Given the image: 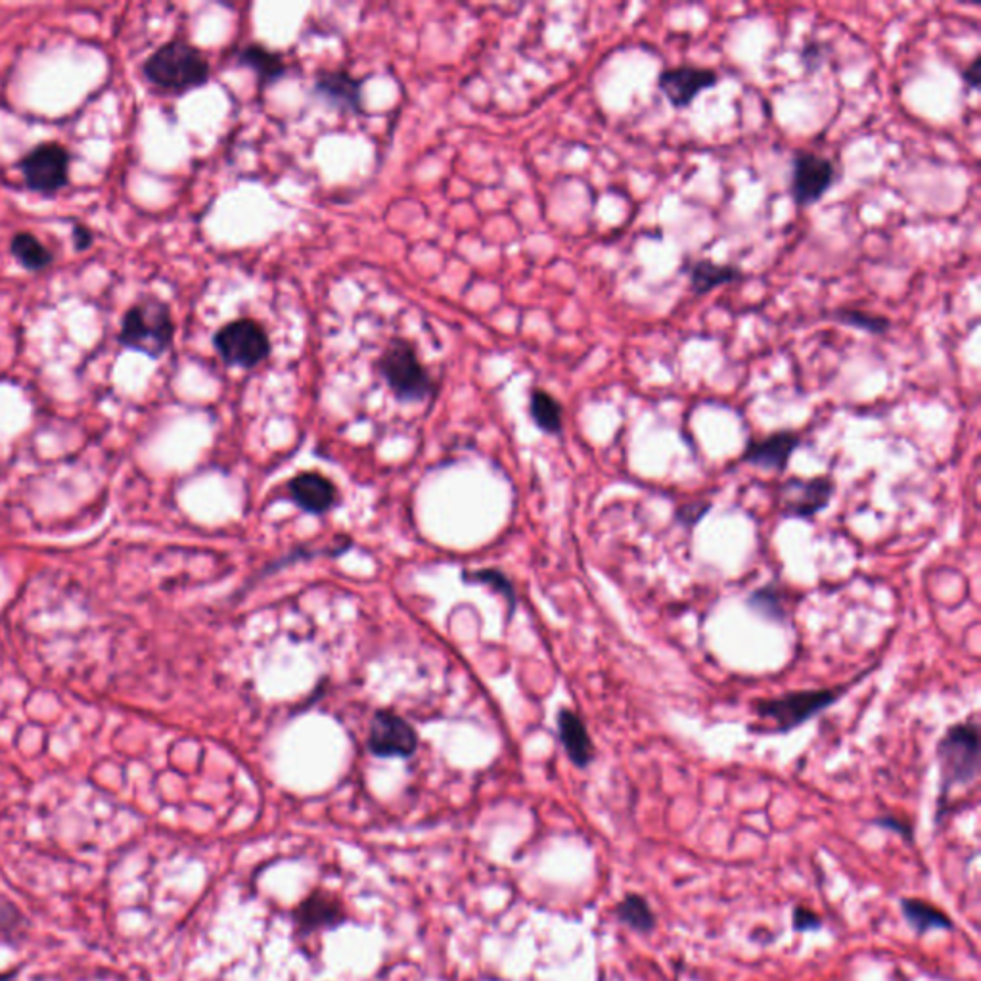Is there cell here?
<instances>
[{"instance_id": "obj_6", "label": "cell", "mask_w": 981, "mask_h": 981, "mask_svg": "<svg viewBox=\"0 0 981 981\" xmlns=\"http://www.w3.org/2000/svg\"><path fill=\"white\" fill-rule=\"evenodd\" d=\"M213 347L230 366L255 368L271 355L267 330L253 319H237L217 330Z\"/></svg>"}, {"instance_id": "obj_13", "label": "cell", "mask_w": 981, "mask_h": 981, "mask_svg": "<svg viewBox=\"0 0 981 981\" xmlns=\"http://www.w3.org/2000/svg\"><path fill=\"white\" fill-rule=\"evenodd\" d=\"M294 920L301 933L334 930L345 922L344 905L336 896L319 889L300 902V907L295 909Z\"/></svg>"}, {"instance_id": "obj_2", "label": "cell", "mask_w": 981, "mask_h": 981, "mask_svg": "<svg viewBox=\"0 0 981 981\" xmlns=\"http://www.w3.org/2000/svg\"><path fill=\"white\" fill-rule=\"evenodd\" d=\"M175 332L177 326L169 303L158 295H143L125 311L117 342L131 352L161 358L171 349Z\"/></svg>"}, {"instance_id": "obj_15", "label": "cell", "mask_w": 981, "mask_h": 981, "mask_svg": "<svg viewBox=\"0 0 981 981\" xmlns=\"http://www.w3.org/2000/svg\"><path fill=\"white\" fill-rule=\"evenodd\" d=\"M290 494L295 504L311 514H324L334 507L337 491L332 481L316 472H305L295 476L290 481Z\"/></svg>"}, {"instance_id": "obj_9", "label": "cell", "mask_w": 981, "mask_h": 981, "mask_svg": "<svg viewBox=\"0 0 981 981\" xmlns=\"http://www.w3.org/2000/svg\"><path fill=\"white\" fill-rule=\"evenodd\" d=\"M834 491L836 483L831 476L786 480L781 488V514L797 520L817 516L818 512H823L831 504Z\"/></svg>"}, {"instance_id": "obj_10", "label": "cell", "mask_w": 981, "mask_h": 981, "mask_svg": "<svg viewBox=\"0 0 981 981\" xmlns=\"http://www.w3.org/2000/svg\"><path fill=\"white\" fill-rule=\"evenodd\" d=\"M719 83V75L709 67L698 65H677L659 73V93L666 96L669 106L685 109L700 96Z\"/></svg>"}, {"instance_id": "obj_19", "label": "cell", "mask_w": 981, "mask_h": 981, "mask_svg": "<svg viewBox=\"0 0 981 981\" xmlns=\"http://www.w3.org/2000/svg\"><path fill=\"white\" fill-rule=\"evenodd\" d=\"M238 64L250 67L263 83H274L286 73V64L276 52L269 51L263 44H248L238 52Z\"/></svg>"}, {"instance_id": "obj_5", "label": "cell", "mask_w": 981, "mask_h": 981, "mask_svg": "<svg viewBox=\"0 0 981 981\" xmlns=\"http://www.w3.org/2000/svg\"><path fill=\"white\" fill-rule=\"evenodd\" d=\"M941 773V800L954 786H967L980 774V727L972 721H960L947 729L936 750Z\"/></svg>"}, {"instance_id": "obj_31", "label": "cell", "mask_w": 981, "mask_h": 981, "mask_svg": "<svg viewBox=\"0 0 981 981\" xmlns=\"http://www.w3.org/2000/svg\"><path fill=\"white\" fill-rule=\"evenodd\" d=\"M8 978H10V974H8V975H0V981L8 980Z\"/></svg>"}, {"instance_id": "obj_14", "label": "cell", "mask_w": 981, "mask_h": 981, "mask_svg": "<svg viewBox=\"0 0 981 981\" xmlns=\"http://www.w3.org/2000/svg\"><path fill=\"white\" fill-rule=\"evenodd\" d=\"M559 737L573 765L587 769L595 761V744L588 734L587 724L572 709H560Z\"/></svg>"}, {"instance_id": "obj_16", "label": "cell", "mask_w": 981, "mask_h": 981, "mask_svg": "<svg viewBox=\"0 0 981 981\" xmlns=\"http://www.w3.org/2000/svg\"><path fill=\"white\" fill-rule=\"evenodd\" d=\"M361 88H363V83L344 70H336V72L326 70V72L316 73V94H321L342 108L353 109V112L363 109Z\"/></svg>"}, {"instance_id": "obj_3", "label": "cell", "mask_w": 981, "mask_h": 981, "mask_svg": "<svg viewBox=\"0 0 981 981\" xmlns=\"http://www.w3.org/2000/svg\"><path fill=\"white\" fill-rule=\"evenodd\" d=\"M845 687L807 688L794 690L776 698H763L753 703L755 716L769 723V731L789 734L832 708L845 695Z\"/></svg>"}, {"instance_id": "obj_22", "label": "cell", "mask_w": 981, "mask_h": 981, "mask_svg": "<svg viewBox=\"0 0 981 981\" xmlns=\"http://www.w3.org/2000/svg\"><path fill=\"white\" fill-rule=\"evenodd\" d=\"M616 915L625 926L638 933H648L656 928V915L645 897L629 894L617 902Z\"/></svg>"}, {"instance_id": "obj_12", "label": "cell", "mask_w": 981, "mask_h": 981, "mask_svg": "<svg viewBox=\"0 0 981 981\" xmlns=\"http://www.w3.org/2000/svg\"><path fill=\"white\" fill-rule=\"evenodd\" d=\"M800 434L792 430L774 431L771 436L761 439H750L742 452V462L755 466L761 470L784 472L789 468L790 459L795 449L800 447Z\"/></svg>"}, {"instance_id": "obj_18", "label": "cell", "mask_w": 981, "mask_h": 981, "mask_svg": "<svg viewBox=\"0 0 981 981\" xmlns=\"http://www.w3.org/2000/svg\"><path fill=\"white\" fill-rule=\"evenodd\" d=\"M10 253L15 263L29 273H43L54 263V253L33 232H15L10 240Z\"/></svg>"}, {"instance_id": "obj_23", "label": "cell", "mask_w": 981, "mask_h": 981, "mask_svg": "<svg viewBox=\"0 0 981 981\" xmlns=\"http://www.w3.org/2000/svg\"><path fill=\"white\" fill-rule=\"evenodd\" d=\"M832 319L842 326L860 330V332H867L873 336H884L891 328V321L888 316L878 315V313L865 311V309L838 307L832 313Z\"/></svg>"}, {"instance_id": "obj_1", "label": "cell", "mask_w": 981, "mask_h": 981, "mask_svg": "<svg viewBox=\"0 0 981 981\" xmlns=\"http://www.w3.org/2000/svg\"><path fill=\"white\" fill-rule=\"evenodd\" d=\"M144 80L161 93L185 94L209 81L211 67L203 52L194 44L173 39L144 60Z\"/></svg>"}, {"instance_id": "obj_26", "label": "cell", "mask_w": 981, "mask_h": 981, "mask_svg": "<svg viewBox=\"0 0 981 981\" xmlns=\"http://www.w3.org/2000/svg\"><path fill=\"white\" fill-rule=\"evenodd\" d=\"M709 509H711V504L706 501L687 502V504H682L681 509L675 512V518L685 528H695L696 523L700 522L708 514Z\"/></svg>"}, {"instance_id": "obj_21", "label": "cell", "mask_w": 981, "mask_h": 981, "mask_svg": "<svg viewBox=\"0 0 981 981\" xmlns=\"http://www.w3.org/2000/svg\"><path fill=\"white\" fill-rule=\"evenodd\" d=\"M901 910L907 922L918 933H926L930 930H949L953 926L946 912H941L938 907H931L928 902L918 901V899H902Z\"/></svg>"}, {"instance_id": "obj_25", "label": "cell", "mask_w": 981, "mask_h": 981, "mask_svg": "<svg viewBox=\"0 0 981 981\" xmlns=\"http://www.w3.org/2000/svg\"><path fill=\"white\" fill-rule=\"evenodd\" d=\"M470 575V580L480 581V583H486L489 587L497 588L499 593L507 596L509 598L510 604H514L516 602V596H514V588H512V583H510L501 572H493V570H483V572L468 573Z\"/></svg>"}, {"instance_id": "obj_29", "label": "cell", "mask_w": 981, "mask_h": 981, "mask_svg": "<svg viewBox=\"0 0 981 981\" xmlns=\"http://www.w3.org/2000/svg\"><path fill=\"white\" fill-rule=\"evenodd\" d=\"M876 824H880L881 828H888V831L897 832V834H901V836H907V838L909 839L910 834H912V831H910V824L905 823V821H901V818H878V821H876Z\"/></svg>"}, {"instance_id": "obj_30", "label": "cell", "mask_w": 981, "mask_h": 981, "mask_svg": "<svg viewBox=\"0 0 981 981\" xmlns=\"http://www.w3.org/2000/svg\"><path fill=\"white\" fill-rule=\"evenodd\" d=\"M980 58H974V60H972V64L968 65L967 70L962 72V81H964V83H967V85L970 86L972 91H975V88L980 86Z\"/></svg>"}, {"instance_id": "obj_7", "label": "cell", "mask_w": 981, "mask_h": 981, "mask_svg": "<svg viewBox=\"0 0 981 981\" xmlns=\"http://www.w3.org/2000/svg\"><path fill=\"white\" fill-rule=\"evenodd\" d=\"M72 154L60 143H41L18 161L23 182L31 192L54 196L70 185Z\"/></svg>"}, {"instance_id": "obj_11", "label": "cell", "mask_w": 981, "mask_h": 981, "mask_svg": "<svg viewBox=\"0 0 981 981\" xmlns=\"http://www.w3.org/2000/svg\"><path fill=\"white\" fill-rule=\"evenodd\" d=\"M368 748L378 758H410L418 748V737L401 716L378 711L371 727Z\"/></svg>"}, {"instance_id": "obj_27", "label": "cell", "mask_w": 981, "mask_h": 981, "mask_svg": "<svg viewBox=\"0 0 981 981\" xmlns=\"http://www.w3.org/2000/svg\"><path fill=\"white\" fill-rule=\"evenodd\" d=\"M72 242L75 251L91 250L94 244L93 230L88 229V227H86V225H83V222H77V225H73Z\"/></svg>"}, {"instance_id": "obj_17", "label": "cell", "mask_w": 981, "mask_h": 981, "mask_svg": "<svg viewBox=\"0 0 981 981\" xmlns=\"http://www.w3.org/2000/svg\"><path fill=\"white\" fill-rule=\"evenodd\" d=\"M688 282L695 295L709 294L716 288L727 286L737 280L744 279V273L737 265L713 263L709 259L690 261L687 265Z\"/></svg>"}, {"instance_id": "obj_28", "label": "cell", "mask_w": 981, "mask_h": 981, "mask_svg": "<svg viewBox=\"0 0 981 981\" xmlns=\"http://www.w3.org/2000/svg\"><path fill=\"white\" fill-rule=\"evenodd\" d=\"M821 926V918L811 909L797 907L794 910V928L800 931L817 930Z\"/></svg>"}, {"instance_id": "obj_8", "label": "cell", "mask_w": 981, "mask_h": 981, "mask_svg": "<svg viewBox=\"0 0 981 981\" xmlns=\"http://www.w3.org/2000/svg\"><path fill=\"white\" fill-rule=\"evenodd\" d=\"M836 179L838 171L831 158L813 152H795L790 175V192L795 206L810 208L823 200L824 194L831 190Z\"/></svg>"}, {"instance_id": "obj_24", "label": "cell", "mask_w": 981, "mask_h": 981, "mask_svg": "<svg viewBox=\"0 0 981 981\" xmlns=\"http://www.w3.org/2000/svg\"><path fill=\"white\" fill-rule=\"evenodd\" d=\"M784 593H782L781 587H776V585H766V587H761L753 593L750 598H748V606L753 612H758L761 617H765V619H773V622H779L782 624L786 616H789V608H786V602H784Z\"/></svg>"}, {"instance_id": "obj_4", "label": "cell", "mask_w": 981, "mask_h": 981, "mask_svg": "<svg viewBox=\"0 0 981 981\" xmlns=\"http://www.w3.org/2000/svg\"><path fill=\"white\" fill-rule=\"evenodd\" d=\"M376 371L401 401H424L436 394V380L409 340H392L376 361Z\"/></svg>"}, {"instance_id": "obj_20", "label": "cell", "mask_w": 981, "mask_h": 981, "mask_svg": "<svg viewBox=\"0 0 981 981\" xmlns=\"http://www.w3.org/2000/svg\"><path fill=\"white\" fill-rule=\"evenodd\" d=\"M530 413L539 430L545 431L549 436H560L564 430V409L559 399L545 389H533Z\"/></svg>"}]
</instances>
